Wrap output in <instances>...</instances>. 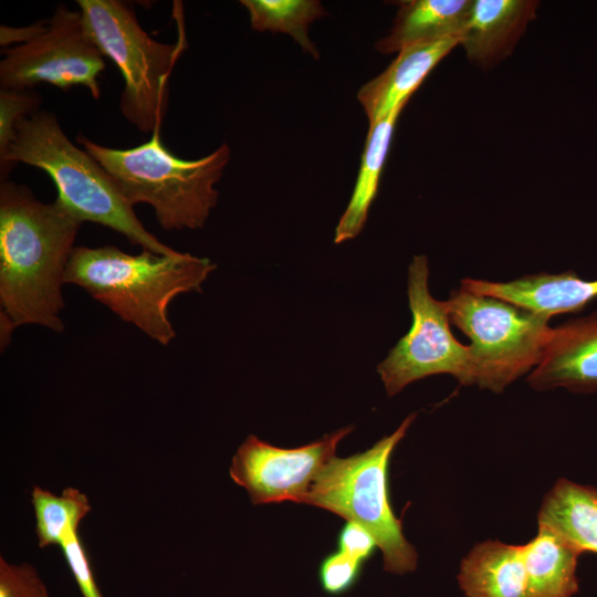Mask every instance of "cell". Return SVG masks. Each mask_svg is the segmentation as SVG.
<instances>
[{
    "instance_id": "1",
    "label": "cell",
    "mask_w": 597,
    "mask_h": 597,
    "mask_svg": "<svg viewBox=\"0 0 597 597\" xmlns=\"http://www.w3.org/2000/svg\"><path fill=\"white\" fill-rule=\"evenodd\" d=\"M82 222L56 200L39 201L25 186L0 184L1 327L62 332V285Z\"/></svg>"
},
{
    "instance_id": "2",
    "label": "cell",
    "mask_w": 597,
    "mask_h": 597,
    "mask_svg": "<svg viewBox=\"0 0 597 597\" xmlns=\"http://www.w3.org/2000/svg\"><path fill=\"white\" fill-rule=\"evenodd\" d=\"M216 268L210 259L187 252L129 254L109 244L75 247L65 283L82 287L124 322L168 345L176 336L168 316L170 303L180 294L200 292Z\"/></svg>"
},
{
    "instance_id": "3",
    "label": "cell",
    "mask_w": 597,
    "mask_h": 597,
    "mask_svg": "<svg viewBox=\"0 0 597 597\" xmlns=\"http://www.w3.org/2000/svg\"><path fill=\"white\" fill-rule=\"evenodd\" d=\"M19 163L45 171L56 187L55 200L78 221L107 227L143 250L164 255L178 252L146 230L114 179L69 139L52 112L39 109L19 124L13 143L0 159L1 180Z\"/></svg>"
},
{
    "instance_id": "4",
    "label": "cell",
    "mask_w": 597,
    "mask_h": 597,
    "mask_svg": "<svg viewBox=\"0 0 597 597\" xmlns=\"http://www.w3.org/2000/svg\"><path fill=\"white\" fill-rule=\"evenodd\" d=\"M76 140L109 174L127 202L149 205L167 231L203 227L218 202L216 184L230 160L227 144L199 159H181L163 144L160 128L148 142L127 149L102 146L82 135Z\"/></svg>"
},
{
    "instance_id": "5",
    "label": "cell",
    "mask_w": 597,
    "mask_h": 597,
    "mask_svg": "<svg viewBox=\"0 0 597 597\" xmlns=\"http://www.w3.org/2000/svg\"><path fill=\"white\" fill-rule=\"evenodd\" d=\"M416 418L409 415L389 436L347 458L336 455L313 482L304 504L335 513L364 526L383 553L385 570L402 575L416 569L418 555L402 533L389 501L388 465L392 451Z\"/></svg>"
},
{
    "instance_id": "6",
    "label": "cell",
    "mask_w": 597,
    "mask_h": 597,
    "mask_svg": "<svg viewBox=\"0 0 597 597\" xmlns=\"http://www.w3.org/2000/svg\"><path fill=\"white\" fill-rule=\"evenodd\" d=\"M85 28L104 56L124 77L119 108L143 133L161 128L168 105V80L184 50L158 42L140 27L134 10L118 0H77Z\"/></svg>"
},
{
    "instance_id": "7",
    "label": "cell",
    "mask_w": 597,
    "mask_h": 597,
    "mask_svg": "<svg viewBox=\"0 0 597 597\" xmlns=\"http://www.w3.org/2000/svg\"><path fill=\"white\" fill-rule=\"evenodd\" d=\"M446 303L451 324L471 341L473 385L501 392L541 363L549 316L461 286Z\"/></svg>"
},
{
    "instance_id": "8",
    "label": "cell",
    "mask_w": 597,
    "mask_h": 597,
    "mask_svg": "<svg viewBox=\"0 0 597 597\" xmlns=\"http://www.w3.org/2000/svg\"><path fill=\"white\" fill-rule=\"evenodd\" d=\"M428 279L427 256L415 255L407 281L411 327L377 366L389 397L416 380L438 374H449L463 386L473 385L470 346L453 336L447 303L430 294Z\"/></svg>"
},
{
    "instance_id": "9",
    "label": "cell",
    "mask_w": 597,
    "mask_h": 597,
    "mask_svg": "<svg viewBox=\"0 0 597 597\" xmlns=\"http://www.w3.org/2000/svg\"><path fill=\"white\" fill-rule=\"evenodd\" d=\"M0 62L2 88H32L48 83L69 90L85 86L98 100V76L106 63L91 39L81 11L57 4L45 29L31 41L6 49Z\"/></svg>"
},
{
    "instance_id": "10",
    "label": "cell",
    "mask_w": 597,
    "mask_h": 597,
    "mask_svg": "<svg viewBox=\"0 0 597 597\" xmlns=\"http://www.w3.org/2000/svg\"><path fill=\"white\" fill-rule=\"evenodd\" d=\"M353 429L344 427L298 448L275 447L250 434L232 458L230 476L255 505L304 503L313 482L335 457L339 441Z\"/></svg>"
},
{
    "instance_id": "11",
    "label": "cell",
    "mask_w": 597,
    "mask_h": 597,
    "mask_svg": "<svg viewBox=\"0 0 597 597\" xmlns=\"http://www.w3.org/2000/svg\"><path fill=\"white\" fill-rule=\"evenodd\" d=\"M527 383L536 390L597 391V312L553 328L542 360Z\"/></svg>"
},
{
    "instance_id": "12",
    "label": "cell",
    "mask_w": 597,
    "mask_h": 597,
    "mask_svg": "<svg viewBox=\"0 0 597 597\" xmlns=\"http://www.w3.org/2000/svg\"><path fill=\"white\" fill-rule=\"evenodd\" d=\"M461 40L462 36H448L400 50L397 57L357 93L368 123H376L395 109L405 107L430 72L461 44Z\"/></svg>"
},
{
    "instance_id": "13",
    "label": "cell",
    "mask_w": 597,
    "mask_h": 597,
    "mask_svg": "<svg viewBox=\"0 0 597 597\" xmlns=\"http://www.w3.org/2000/svg\"><path fill=\"white\" fill-rule=\"evenodd\" d=\"M538 6L536 0H473L460 44L467 59L482 70L496 66L513 53Z\"/></svg>"
},
{
    "instance_id": "14",
    "label": "cell",
    "mask_w": 597,
    "mask_h": 597,
    "mask_svg": "<svg viewBox=\"0 0 597 597\" xmlns=\"http://www.w3.org/2000/svg\"><path fill=\"white\" fill-rule=\"evenodd\" d=\"M461 287L549 317L579 312L597 298V280H584L572 270L558 274L542 272L509 282L464 279Z\"/></svg>"
},
{
    "instance_id": "15",
    "label": "cell",
    "mask_w": 597,
    "mask_h": 597,
    "mask_svg": "<svg viewBox=\"0 0 597 597\" xmlns=\"http://www.w3.org/2000/svg\"><path fill=\"white\" fill-rule=\"evenodd\" d=\"M472 6L473 0L400 1L390 32L376 42L375 49L391 54L417 43L462 36Z\"/></svg>"
},
{
    "instance_id": "16",
    "label": "cell",
    "mask_w": 597,
    "mask_h": 597,
    "mask_svg": "<svg viewBox=\"0 0 597 597\" xmlns=\"http://www.w3.org/2000/svg\"><path fill=\"white\" fill-rule=\"evenodd\" d=\"M467 597H527L522 545L486 541L463 558L458 574Z\"/></svg>"
},
{
    "instance_id": "17",
    "label": "cell",
    "mask_w": 597,
    "mask_h": 597,
    "mask_svg": "<svg viewBox=\"0 0 597 597\" xmlns=\"http://www.w3.org/2000/svg\"><path fill=\"white\" fill-rule=\"evenodd\" d=\"M579 555L559 534L538 524L537 534L522 545L527 597H573L578 590Z\"/></svg>"
},
{
    "instance_id": "18",
    "label": "cell",
    "mask_w": 597,
    "mask_h": 597,
    "mask_svg": "<svg viewBox=\"0 0 597 597\" xmlns=\"http://www.w3.org/2000/svg\"><path fill=\"white\" fill-rule=\"evenodd\" d=\"M402 109L404 107H399L380 121L369 124L354 191L335 229L336 244L356 238L366 224L370 206L378 192L396 123Z\"/></svg>"
},
{
    "instance_id": "19",
    "label": "cell",
    "mask_w": 597,
    "mask_h": 597,
    "mask_svg": "<svg viewBox=\"0 0 597 597\" xmlns=\"http://www.w3.org/2000/svg\"><path fill=\"white\" fill-rule=\"evenodd\" d=\"M537 519L578 552L597 553V488L558 480L545 495Z\"/></svg>"
},
{
    "instance_id": "20",
    "label": "cell",
    "mask_w": 597,
    "mask_h": 597,
    "mask_svg": "<svg viewBox=\"0 0 597 597\" xmlns=\"http://www.w3.org/2000/svg\"><path fill=\"white\" fill-rule=\"evenodd\" d=\"M251 27L259 32H281L291 35L300 46L318 59V50L308 36L310 25L326 14L317 0H242Z\"/></svg>"
},
{
    "instance_id": "21",
    "label": "cell",
    "mask_w": 597,
    "mask_h": 597,
    "mask_svg": "<svg viewBox=\"0 0 597 597\" xmlns=\"http://www.w3.org/2000/svg\"><path fill=\"white\" fill-rule=\"evenodd\" d=\"M31 502L35 514L39 546L60 545L77 532L82 520L91 512L88 498L75 488H65L60 495L34 486Z\"/></svg>"
},
{
    "instance_id": "22",
    "label": "cell",
    "mask_w": 597,
    "mask_h": 597,
    "mask_svg": "<svg viewBox=\"0 0 597 597\" xmlns=\"http://www.w3.org/2000/svg\"><path fill=\"white\" fill-rule=\"evenodd\" d=\"M40 104L33 88H0V159L13 143L19 124L38 112Z\"/></svg>"
},
{
    "instance_id": "23",
    "label": "cell",
    "mask_w": 597,
    "mask_h": 597,
    "mask_svg": "<svg viewBox=\"0 0 597 597\" xmlns=\"http://www.w3.org/2000/svg\"><path fill=\"white\" fill-rule=\"evenodd\" d=\"M0 597H50V595L32 565L10 564L0 557Z\"/></svg>"
},
{
    "instance_id": "24",
    "label": "cell",
    "mask_w": 597,
    "mask_h": 597,
    "mask_svg": "<svg viewBox=\"0 0 597 597\" xmlns=\"http://www.w3.org/2000/svg\"><path fill=\"white\" fill-rule=\"evenodd\" d=\"M363 563L341 551L327 555L318 568L323 590L329 595L348 591L358 580Z\"/></svg>"
},
{
    "instance_id": "25",
    "label": "cell",
    "mask_w": 597,
    "mask_h": 597,
    "mask_svg": "<svg viewBox=\"0 0 597 597\" xmlns=\"http://www.w3.org/2000/svg\"><path fill=\"white\" fill-rule=\"evenodd\" d=\"M61 548L83 597H103L78 533H72Z\"/></svg>"
},
{
    "instance_id": "26",
    "label": "cell",
    "mask_w": 597,
    "mask_h": 597,
    "mask_svg": "<svg viewBox=\"0 0 597 597\" xmlns=\"http://www.w3.org/2000/svg\"><path fill=\"white\" fill-rule=\"evenodd\" d=\"M338 551L363 564L378 547L374 536L360 524L347 521L338 534Z\"/></svg>"
},
{
    "instance_id": "27",
    "label": "cell",
    "mask_w": 597,
    "mask_h": 597,
    "mask_svg": "<svg viewBox=\"0 0 597 597\" xmlns=\"http://www.w3.org/2000/svg\"><path fill=\"white\" fill-rule=\"evenodd\" d=\"M48 20L36 21L31 25L22 28H12L8 25L0 27V44L1 46H7L11 43L24 44L36 35H39L46 25Z\"/></svg>"
}]
</instances>
